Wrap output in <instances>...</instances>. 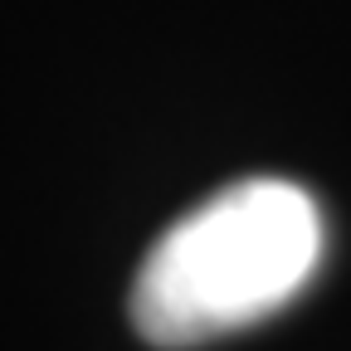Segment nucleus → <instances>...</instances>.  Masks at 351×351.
<instances>
[{"instance_id": "f257e3e1", "label": "nucleus", "mask_w": 351, "mask_h": 351, "mask_svg": "<svg viewBox=\"0 0 351 351\" xmlns=\"http://www.w3.org/2000/svg\"><path fill=\"white\" fill-rule=\"evenodd\" d=\"M322 244V210L298 181H234L147 249L127 302L132 327L166 351L244 332L313 283Z\"/></svg>"}]
</instances>
